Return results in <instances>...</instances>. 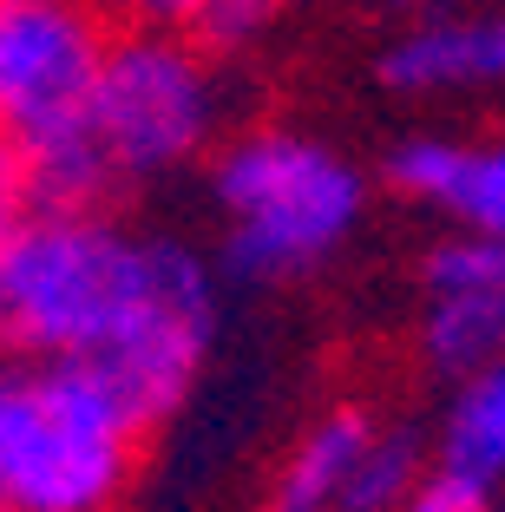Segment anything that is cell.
Instances as JSON below:
<instances>
[{"label": "cell", "mask_w": 505, "mask_h": 512, "mask_svg": "<svg viewBox=\"0 0 505 512\" xmlns=\"http://www.w3.org/2000/svg\"><path fill=\"white\" fill-rule=\"evenodd\" d=\"M204 7L210 0H125V14H132L138 27H178V33H191L197 20H204Z\"/></svg>", "instance_id": "obj_15"}, {"label": "cell", "mask_w": 505, "mask_h": 512, "mask_svg": "<svg viewBox=\"0 0 505 512\" xmlns=\"http://www.w3.org/2000/svg\"><path fill=\"white\" fill-rule=\"evenodd\" d=\"M27 211V158L7 132H0V224Z\"/></svg>", "instance_id": "obj_16"}, {"label": "cell", "mask_w": 505, "mask_h": 512, "mask_svg": "<svg viewBox=\"0 0 505 512\" xmlns=\"http://www.w3.org/2000/svg\"><path fill=\"white\" fill-rule=\"evenodd\" d=\"M492 512H505V499H492Z\"/></svg>", "instance_id": "obj_18"}, {"label": "cell", "mask_w": 505, "mask_h": 512, "mask_svg": "<svg viewBox=\"0 0 505 512\" xmlns=\"http://www.w3.org/2000/svg\"><path fill=\"white\" fill-rule=\"evenodd\" d=\"M420 480H427V440H420V427L381 421L374 440H368V453H361L342 512H394Z\"/></svg>", "instance_id": "obj_10"}, {"label": "cell", "mask_w": 505, "mask_h": 512, "mask_svg": "<svg viewBox=\"0 0 505 512\" xmlns=\"http://www.w3.org/2000/svg\"><path fill=\"white\" fill-rule=\"evenodd\" d=\"M381 86L427 99V92H486L505 86V7L499 14H427L394 33L381 53Z\"/></svg>", "instance_id": "obj_7"}, {"label": "cell", "mask_w": 505, "mask_h": 512, "mask_svg": "<svg viewBox=\"0 0 505 512\" xmlns=\"http://www.w3.org/2000/svg\"><path fill=\"white\" fill-rule=\"evenodd\" d=\"M289 0H210L204 20H197V46L204 53H217V60H230V53H250V46H263L269 33H276V20H283Z\"/></svg>", "instance_id": "obj_13"}, {"label": "cell", "mask_w": 505, "mask_h": 512, "mask_svg": "<svg viewBox=\"0 0 505 512\" xmlns=\"http://www.w3.org/2000/svg\"><path fill=\"white\" fill-rule=\"evenodd\" d=\"M394 512H492V493H486V486H473V480H460V473L433 467Z\"/></svg>", "instance_id": "obj_14"}, {"label": "cell", "mask_w": 505, "mask_h": 512, "mask_svg": "<svg viewBox=\"0 0 505 512\" xmlns=\"http://www.w3.org/2000/svg\"><path fill=\"white\" fill-rule=\"evenodd\" d=\"M217 342V276L184 237L27 204L0 224V362H92L145 427L171 421Z\"/></svg>", "instance_id": "obj_1"}, {"label": "cell", "mask_w": 505, "mask_h": 512, "mask_svg": "<svg viewBox=\"0 0 505 512\" xmlns=\"http://www.w3.org/2000/svg\"><path fill=\"white\" fill-rule=\"evenodd\" d=\"M446 217L466 224V230L505 237V132L466 151V171H460V184H453V197H446Z\"/></svg>", "instance_id": "obj_12"}, {"label": "cell", "mask_w": 505, "mask_h": 512, "mask_svg": "<svg viewBox=\"0 0 505 512\" xmlns=\"http://www.w3.org/2000/svg\"><path fill=\"white\" fill-rule=\"evenodd\" d=\"M433 467L499 493L505 486V362L453 375V394L433 427Z\"/></svg>", "instance_id": "obj_9"}, {"label": "cell", "mask_w": 505, "mask_h": 512, "mask_svg": "<svg viewBox=\"0 0 505 512\" xmlns=\"http://www.w3.org/2000/svg\"><path fill=\"white\" fill-rule=\"evenodd\" d=\"M381 7H427V0H381Z\"/></svg>", "instance_id": "obj_17"}, {"label": "cell", "mask_w": 505, "mask_h": 512, "mask_svg": "<svg viewBox=\"0 0 505 512\" xmlns=\"http://www.w3.org/2000/svg\"><path fill=\"white\" fill-rule=\"evenodd\" d=\"M414 348L446 381L505 362V237L460 224L420 256Z\"/></svg>", "instance_id": "obj_6"}, {"label": "cell", "mask_w": 505, "mask_h": 512, "mask_svg": "<svg viewBox=\"0 0 505 512\" xmlns=\"http://www.w3.org/2000/svg\"><path fill=\"white\" fill-rule=\"evenodd\" d=\"M466 138H446V132H407L387 145L381 158V178L387 191H401L407 204H427V211H446V197H453V184H460L466 171Z\"/></svg>", "instance_id": "obj_11"}, {"label": "cell", "mask_w": 505, "mask_h": 512, "mask_svg": "<svg viewBox=\"0 0 505 512\" xmlns=\"http://www.w3.org/2000/svg\"><path fill=\"white\" fill-rule=\"evenodd\" d=\"M374 427H381V414L361 407V401L322 407V414L296 434V447L283 453V467H276V480H269L263 512H342L361 453H368V440H374Z\"/></svg>", "instance_id": "obj_8"}, {"label": "cell", "mask_w": 505, "mask_h": 512, "mask_svg": "<svg viewBox=\"0 0 505 512\" xmlns=\"http://www.w3.org/2000/svg\"><path fill=\"white\" fill-rule=\"evenodd\" d=\"M223 211V270L243 283H296L348 250L368 217V171L302 125H250L210 158Z\"/></svg>", "instance_id": "obj_2"}, {"label": "cell", "mask_w": 505, "mask_h": 512, "mask_svg": "<svg viewBox=\"0 0 505 512\" xmlns=\"http://www.w3.org/2000/svg\"><path fill=\"white\" fill-rule=\"evenodd\" d=\"M145 434L92 362H0V512H119Z\"/></svg>", "instance_id": "obj_3"}, {"label": "cell", "mask_w": 505, "mask_h": 512, "mask_svg": "<svg viewBox=\"0 0 505 512\" xmlns=\"http://www.w3.org/2000/svg\"><path fill=\"white\" fill-rule=\"evenodd\" d=\"M86 132L105 151L112 178L151 184L204 158L223 132V79L217 53L197 46V33L178 27H125L112 33L86 106Z\"/></svg>", "instance_id": "obj_4"}, {"label": "cell", "mask_w": 505, "mask_h": 512, "mask_svg": "<svg viewBox=\"0 0 505 512\" xmlns=\"http://www.w3.org/2000/svg\"><path fill=\"white\" fill-rule=\"evenodd\" d=\"M105 46L99 0H0V132L20 151L86 132Z\"/></svg>", "instance_id": "obj_5"}]
</instances>
